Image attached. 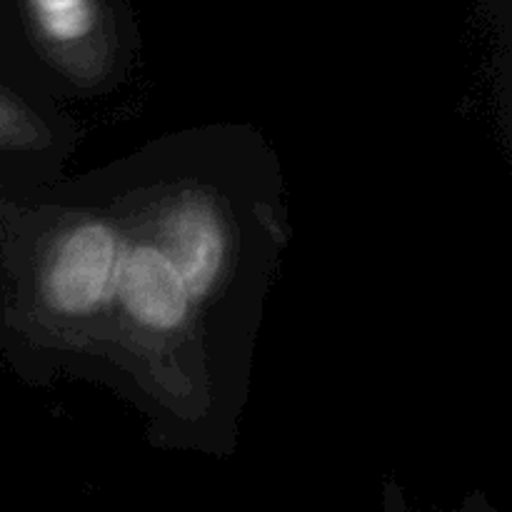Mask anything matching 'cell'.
I'll list each match as a JSON object with an SVG mask.
<instances>
[{"label":"cell","instance_id":"cell-1","mask_svg":"<svg viewBox=\"0 0 512 512\" xmlns=\"http://www.w3.org/2000/svg\"><path fill=\"white\" fill-rule=\"evenodd\" d=\"M80 380L153 448L230 458L255 343L290 245L273 143L248 123L158 135L65 178Z\"/></svg>","mask_w":512,"mask_h":512},{"label":"cell","instance_id":"cell-2","mask_svg":"<svg viewBox=\"0 0 512 512\" xmlns=\"http://www.w3.org/2000/svg\"><path fill=\"white\" fill-rule=\"evenodd\" d=\"M388 512H405L403 508H390L388 505ZM435 512H498L493 508V505L488 503V500H485V495H480V493H475V495H468V498L463 500V505H458V508L455 510H435Z\"/></svg>","mask_w":512,"mask_h":512}]
</instances>
